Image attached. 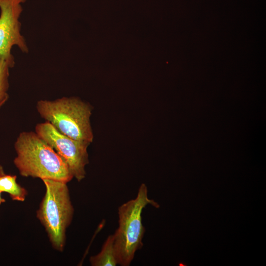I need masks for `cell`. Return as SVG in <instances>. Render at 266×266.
I'll use <instances>...</instances> for the list:
<instances>
[{"label": "cell", "instance_id": "6da1fadb", "mask_svg": "<svg viewBox=\"0 0 266 266\" xmlns=\"http://www.w3.org/2000/svg\"><path fill=\"white\" fill-rule=\"evenodd\" d=\"M14 146L13 163L21 176L67 183L73 178L65 161L35 132L20 133Z\"/></svg>", "mask_w": 266, "mask_h": 266}, {"label": "cell", "instance_id": "7a4b0ae2", "mask_svg": "<svg viewBox=\"0 0 266 266\" xmlns=\"http://www.w3.org/2000/svg\"><path fill=\"white\" fill-rule=\"evenodd\" d=\"M148 204L156 208L160 207L157 202L148 198L147 186L142 183L136 197L118 207V227L113 234L118 265L130 266L135 252L142 248L145 229L142 224L141 214Z\"/></svg>", "mask_w": 266, "mask_h": 266}, {"label": "cell", "instance_id": "3957f363", "mask_svg": "<svg viewBox=\"0 0 266 266\" xmlns=\"http://www.w3.org/2000/svg\"><path fill=\"white\" fill-rule=\"evenodd\" d=\"M40 117L62 133L89 143L94 135L90 117L91 105L78 98L62 97L55 100H41L36 105Z\"/></svg>", "mask_w": 266, "mask_h": 266}, {"label": "cell", "instance_id": "277c9868", "mask_svg": "<svg viewBox=\"0 0 266 266\" xmlns=\"http://www.w3.org/2000/svg\"><path fill=\"white\" fill-rule=\"evenodd\" d=\"M45 193L36 217L44 227L54 249L62 252L65 246L66 231L74 214L67 183L52 180H42Z\"/></svg>", "mask_w": 266, "mask_h": 266}, {"label": "cell", "instance_id": "5b68a950", "mask_svg": "<svg viewBox=\"0 0 266 266\" xmlns=\"http://www.w3.org/2000/svg\"><path fill=\"white\" fill-rule=\"evenodd\" d=\"M35 132L65 161L73 178L80 182L85 177V167L89 162L87 148L90 143L62 133L47 121L37 124Z\"/></svg>", "mask_w": 266, "mask_h": 266}, {"label": "cell", "instance_id": "8992f818", "mask_svg": "<svg viewBox=\"0 0 266 266\" xmlns=\"http://www.w3.org/2000/svg\"><path fill=\"white\" fill-rule=\"evenodd\" d=\"M26 0H0V57L11 68L14 66V57L11 53L17 46L23 53H29V47L21 33L20 17L23 11L22 3Z\"/></svg>", "mask_w": 266, "mask_h": 266}, {"label": "cell", "instance_id": "52a82bcc", "mask_svg": "<svg viewBox=\"0 0 266 266\" xmlns=\"http://www.w3.org/2000/svg\"><path fill=\"white\" fill-rule=\"evenodd\" d=\"M89 262L92 266H115L118 265L113 234L107 237L101 251L96 255L91 256Z\"/></svg>", "mask_w": 266, "mask_h": 266}, {"label": "cell", "instance_id": "ba28073f", "mask_svg": "<svg viewBox=\"0 0 266 266\" xmlns=\"http://www.w3.org/2000/svg\"><path fill=\"white\" fill-rule=\"evenodd\" d=\"M16 175L4 174L0 176V190L8 193L13 200L25 201L28 195L27 190L16 181Z\"/></svg>", "mask_w": 266, "mask_h": 266}, {"label": "cell", "instance_id": "9c48e42d", "mask_svg": "<svg viewBox=\"0 0 266 266\" xmlns=\"http://www.w3.org/2000/svg\"><path fill=\"white\" fill-rule=\"evenodd\" d=\"M10 68L11 67L9 64L0 57V108L9 98L8 90Z\"/></svg>", "mask_w": 266, "mask_h": 266}, {"label": "cell", "instance_id": "30bf717a", "mask_svg": "<svg viewBox=\"0 0 266 266\" xmlns=\"http://www.w3.org/2000/svg\"><path fill=\"white\" fill-rule=\"evenodd\" d=\"M5 174L3 167L0 165V176Z\"/></svg>", "mask_w": 266, "mask_h": 266}, {"label": "cell", "instance_id": "8fae6325", "mask_svg": "<svg viewBox=\"0 0 266 266\" xmlns=\"http://www.w3.org/2000/svg\"><path fill=\"white\" fill-rule=\"evenodd\" d=\"M1 191L0 190V205L2 203L5 202V200L4 199H3L1 196Z\"/></svg>", "mask_w": 266, "mask_h": 266}]
</instances>
